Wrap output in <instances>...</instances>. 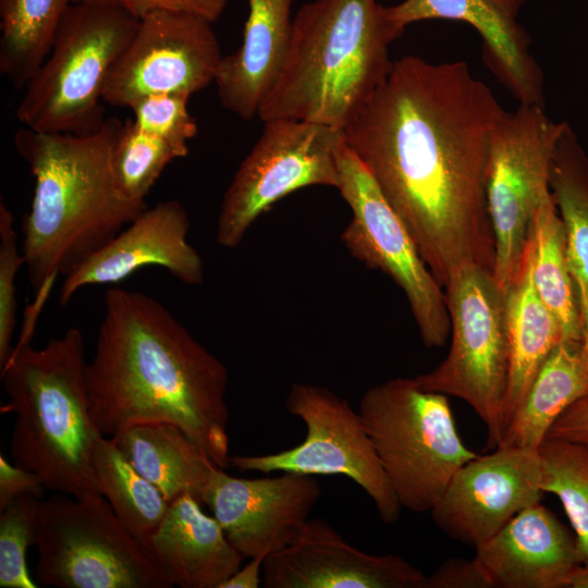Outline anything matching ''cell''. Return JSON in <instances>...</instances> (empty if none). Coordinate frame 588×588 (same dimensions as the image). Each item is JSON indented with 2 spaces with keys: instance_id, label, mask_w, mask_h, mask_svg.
Here are the masks:
<instances>
[{
  "instance_id": "f546056e",
  "label": "cell",
  "mask_w": 588,
  "mask_h": 588,
  "mask_svg": "<svg viewBox=\"0 0 588 588\" xmlns=\"http://www.w3.org/2000/svg\"><path fill=\"white\" fill-rule=\"evenodd\" d=\"M541 489L558 497L572 526L580 564H588V446L546 439L538 449Z\"/></svg>"
},
{
  "instance_id": "44dd1931",
  "label": "cell",
  "mask_w": 588,
  "mask_h": 588,
  "mask_svg": "<svg viewBox=\"0 0 588 588\" xmlns=\"http://www.w3.org/2000/svg\"><path fill=\"white\" fill-rule=\"evenodd\" d=\"M200 505L189 493L172 501L150 540L148 556L172 586L219 588L244 560Z\"/></svg>"
},
{
  "instance_id": "ba28073f",
  "label": "cell",
  "mask_w": 588,
  "mask_h": 588,
  "mask_svg": "<svg viewBox=\"0 0 588 588\" xmlns=\"http://www.w3.org/2000/svg\"><path fill=\"white\" fill-rule=\"evenodd\" d=\"M452 342L446 357L415 377L426 390L466 402L487 428L488 449L500 445L510 376L505 291L478 265L456 270L444 285Z\"/></svg>"
},
{
  "instance_id": "836d02e7",
  "label": "cell",
  "mask_w": 588,
  "mask_h": 588,
  "mask_svg": "<svg viewBox=\"0 0 588 588\" xmlns=\"http://www.w3.org/2000/svg\"><path fill=\"white\" fill-rule=\"evenodd\" d=\"M25 265L19 248V236L14 229V217L10 209L0 204V368L12 354V338L16 324V274Z\"/></svg>"
},
{
  "instance_id": "7402d4cb",
  "label": "cell",
  "mask_w": 588,
  "mask_h": 588,
  "mask_svg": "<svg viewBox=\"0 0 588 588\" xmlns=\"http://www.w3.org/2000/svg\"><path fill=\"white\" fill-rule=\"evenodd\" d=\"M240 48L222 57L215 84L221 105L243 120L257 117L283 64L294 0H247Z\"/></svg>"
},
{
  "instance_id": "9c48e42d",
  "label": "cell",
  "mask_w": 588,
  "mask_h": 588,
  "mask_svg": "<svg viewBox=\"0 0 588 588\" xmlns=\"http://www.w3.org/2000/svg\"><path fill=\"white\" fill-rule=\"evenodd\" d=\"M36 578L58 588L173 587L102 495L41 500Z\"/></svg>"
},
{
  "instance_id": "8fae6325",
  "label": "cell",
  "mask_w": 588,
  "mask_h": 588,
  "mask_svg": "<svg viewBox=\"0 0 588 588\" xmlns=\"http://www.w3.org/2000/svg\"><path fill=\"white\" fill-rule=\"evenodd\" d=\"M566 124L550 119L542 106L519 103L493 132L486 192L495 245L493 274L504 291L520 267L535 213L550 193L551 162Z\"/></svg>"
},
{
  "instance_id": "83f0119b",
  "label": "cell",
  "mask_w": 588,
  "mask_h": 588,
  "mask_svg": "<svg viewBox=\"0 0 588 588\" xmlns=\"http://www.w3.org/2000/svg\"><path fill=\"white\" fill-rule=\"evenodd\" d=\"M550 192L578 295H588V156L568 123L554 149Z\"/></svg>"
},
{
  "instance_id": "8992f818",
  "label": "cell",
  "mask_w": 588,
  "mask_h": 588,
  "mask_svg": "<svg viewBox=\"0 0 588 588\" xmlns=\"http://www.w3.org/2000/svg\"><path fill=\"white\" fill-rule=\"evenodd\" d=\"M358 413L401 506L430 512L478 454L463 442L445 394L395 378L369 388Z\"/></svg>"
},
{
  "instance_id": "603a6c76",
  "label": "cell",
  "mask_w": 588,
  "mask_h": 588,
  "mask_svg": "<svg viewBox=\"0 0 588 588\" xmlns=\"http://www.w3.org/2000/svg\"><path fill=\"white\" fill-rule=\"evenodd\" d=\"M535 237L526 244L520 267L505 291L510 376L504 405L506 426L538 370L563 340L562 327L534 283Z\"/></svg>"
},
{
  "instance_id": "d6986e66",
  "label": "cell",
  "mask_w": 588,
  "mask_h": 588,
  "mask_svg": "<svg viewBox=\"0 0 588 588\" xmlns=\"http://www.w3.org/2000/svg\"><path fill=\"white\" fill-rule=\"evenodd\" d=\"M525 0H404L388 7L402 30L412 23L452 20L471 25L483 41V59L519 103L543 106V75L517 16Z\"/></svg>"
},
{
  "instance_id": "ffe728a7",
  "label": "cell",
  "mask_w": 588,
  "mask_h": 588,
  "mask_svg": "<svg viewBox=\"0 0 588 588\" xmlns=\"http://www.w3.org/2000/svg\"><path fill=\"white\" fill-rule=\"evenodd\" d=\"M475 558L494 588H567L580 564L574 532L540 502L476 547Z\"/></svg>"
},
{
  "instance_id": "60d3db41",
  "label": "cell",
  "mask_w": 588,
  "mask_h": 588,
  "mask_svg": "<svg viewBox=\"0 0 588 588\" xmlns=\"http://www.w3.org/2000/svg\"><path fill=\"white\" fill-rule=\"evenodd\" d=\"M567 588H588V564H579L572 571Z\"/></svg>"
},
{
  "instance_id": "484cf974",
  "label": "cell",
  "mask_w": 588,
  "mask_h": 588,
  "mask_svg": "<svg viewBox=\"0 0 588 588\" xmlns=\"http://www.w3.org/2000/svg\"><path fill=\"white\" fill-rule=\"evenodd\" d=\"M93 470L100 495L147 553L170 503L135 469L111 438L101 436L96 441Z\"/></svg>"
},
{
  "instance_id": "ab89813d",
  "label": "cell",
  "mask_w": 588,
  "mask_h": 588,
  "mask_svg": "<svg viewBox=\"0 0 588 588\" xmlns=\"http://www.w3.org/2000/svg\"><path fill=\"white\" fill-rule=\"evenodd\" d=\"M581 311V353L588 370V295H578Z\"/></svg>"
},
{
  "instance_id": "30bf717a",
  "label": "cell",
  "mask_w": 588,
  "mask_h": 588,
  "mask_svg": "<svg viewBox=\"0 0 588 588\" xmlns=\"http://www.w3.org/2000/svg\"><path fill=\"white\" fill-rule=\"evenodd\" d=\"M264 123L222 198L216 240L225 248L237 247L254 222L289 194L340 185L343 131L302 120Z\"/></svg>"
},
{
  "instance_id": "e575fe53",
  "label": "cell",
  "mask_w": 588,
  "mask_h": 588,
  "mask_svg": "<svg viewBox=\"0 0 588 588\" xmlns=\"http://www.w3.org/2000/svg\"><path fill=\"white\" fill-rule=\"evenodd\" d=\"M229 0H72L122 9L137 19L159 10L182 11L200 16L210 23L223 13Z\"/></svg>"
},
{
  "instance_id": "e0dca14e",
  "label": "cell",
  "mask_w": 588,
  "mask_h": 588,
  "mask_svg": "<svg viewBox=\"0 0 588 588\" xmlns=\"http://www.w3.org/2000/svg\"><path fill=\"white\" fill-rule=\"evenodd\" d=\"M189 229V217L179 200L147 207L126 229L64 275L60 305L65 306L84 287L117 284L149 266L166 269L186 285H200L204 264L187 240Z\"/></svg>"
},
{
  "instance_id": "ac0fdd59",
  "label": "cell",
  "mask_w": 588,
  "mask_h": 588,
  "mask_svg": "<svg viewBox=\"0 0 588 588\" xmlns=\"http://www.w3.org/2000/svg\"><path fill=\"white\" fill-rule=\"evenodd\" d=\"M425 581L402 556L356 549L320 518H308L296 539L262 565L265 588H425Z\"/></svg>"
},
{
  "instance_id": "7a4b0ae2",
  "label": "cell",
  "mask_w": 588,
  "mask_h": 588,
  "mask_svg": "<svg viewBox=\"0 0 588 588\" xmlns=\"http://www.w3.org/2000/svg\"><path fill=\"white\" fill-rule=\"evenodd\" d=\"M86 381L103 436L142 424L181 428L220 468L229 467L228 370L156 298L110 287Z\"/></svg>"
},
{
  "instance_id": "4fadbf2b",
  "label": "cell",
  "mask_w": 588,
  "mask_h": 588,
  "mask_svg": "<svg viewBox=\"0 0 588 588\" xmlns=\"http://www.w3.org/2000/svg\"><path fill=\"white\" fill-rule=\"evenodd\" d=\"M338 189L352 210L341 234L345 248L367 268L390 277L403 291L422 343L427 347L443 346L451 333L443 287L366 166L345 143L340 154Z\"/></svg>"
},
{
  "instance_id": "5b68a950",
  "label": "cell",
  "mask_w": 588,
  "mask_h": 588,
  "mask_svg": "<svg viewBox=\"0 0 588 588\" xmlns=\"http://www.w3.org/2000/svg\"><path fill=\"white\" fill-rule=\"evenodd\" d=\"M85 341L77 328L42 347H13L0 379L15 414L10 453L36 473L47 490L76 498L100 495L93 470L95 425L86 381Z\"/></svg>"
},
{
  "instance_id": "d4e9b609",
  "label": "cell",
  "mask_w": 588,
  "mask_h": 588,
  "mask_svg": "<svg viewBox=\"0 0 588 588\" xmlns=\"http://www.w3.org/2000/svg\"><path fill=\"white\" fill-rule=\"evenodd\" d=\"M586 395L588 370L581 343L562 340L538 370L499 446L538 450L558 418Z\"/></svg>"
},
{
  "instance_id": "4dcf8cb0",
  "label": "cell",
  "mask_w": 588,
  "mask_h": 588,
  "mask_svg": "<svg viewBox=\"0 0 588 588\" xmlns=\"http://www.w3.org/2000/svg\"><path fill=\"white\" fill-rule=\"evenodd\" d=\"M187 154L188 145L145 133L128 119L122 123L112 148L114 182L127 199L146 203L147 195L164 168Z\"/></svg>"
},
{
  "instance_id": "d6a6232c",
  "label": "cell",
  "mask_w": 588,
  "mask_h": 588,
  "mask_svg": "<svg viewBox=\"0 0 588 588\" xmlns=\"http://www.w3.org/2000/svg\"><path fill=\"white\" fill-rule=\"evenodd\" d=\"M189 95L152 94L130 106L135 126L163 139L187 145L197 135V124L188 111Z\"/></svg>"
},
{
  "instance_id": "f1b7e54d",
  "label": "cell",
  "mask_w": 588,
  "mask_h": 588,
  "mask_svg": "<svg viewBox=\"0 0 588 588\" xmlns=\"http://www.w3.org/2000/svg\"><path fill=\"white\" fill-rule=\"evenodd\" d=\"M534 283L543 303L559 320L563 340L580 342L583 333L578 291L569 268L564 229L551 192L534 218Z\"/></svg>"
},
{
  "instance_id": "6da1fadb",
  "label": "cell",
  "mask_w": 588,
  "mask_h": 588,
  "mask_svg": "<svg viewBox=\"0 0 588 588\" xmlns=\"http://www.w3.org/2000/svg\"><path fill=\"white\" fill-rule=\"evenodd\" d=\"M505 113L466 62L405 56L343 130L442 287L466 265L494 269L487 167Z\"/></svg>"
},
{
  "instance_id": "74e56055",
  "label": "cell",
  "mask_w": 588,
  "mask_h": 588,
  "mask_svg": "<svg viewBox=\"0 0 588 588\" xmlns=\"http://www.w3.org/2000/svg\"><path fill=\"white\" fill-rule=\"evenodd\" d=\"M547 439H562L588 446V395L578 400L558 418Z\"/></svg>"
},
{
  "instance_id": "3957f363",
  "label": "cell",
  "mask_w": 588,
  "mask_h": 588,
  "mask_svg": "<svg viewBox=\"0 0 588 588\" xmlns=\"http://www.w3.org/2000/svg\"><path fill=\"white\" fill-rule=\"evenodd\" d=\"M122 122L109 118L96 132L42 133L23 126L14 145L35 179L21 230L32 289L41 293L113 238L148 206L119 191L111 167Z\"/></svg>"
},
{
  "instance_id": "2e32d148",
  "label": "cell",
  "mask_w": 588,
  "mask_h": 588,
  "mask_svg": "<svg viewBox=\"0 0 588 588\" xmlns=\"http://www.w3.org/2000/svg\"><path fill=\"white\" fill-rule=\"evenodd\" d=\"M321 495L311 475L238 478L217 467L201 497L244 559L269 555L299 535Z\"/></svg>"
},
{
  "instance_id": "9a60e30c",
  "label": "cell",
  "mask_w": 588,
  "mask_h": 588,
  "mask_svg": "<svg viewBox=\"0 0 588 588\" xmlns=\"http://www.w3.org/2000/svg\"><path fill=\"white\" fill-rule=\"evenodd\" d=\"M465 463L430 511L450 538L475 548L526 507L540 502L538 450L498 446Z\"/></svg>"
},
{
  "instance_id": "7c38bea8",
  "label": "cell",
  "mask_w": 588,
  "mask_h": 588,
  "mask_svg": "<svg viewBox=\"0 0 588 588\" xmlns=\"http://www.w3.org/2000/svg\"><path fill=\"white\" fill-rule=\"evenodd\" d=\"M285 407L305 424L304 441L275 453L230 456L229 466L265 474L345 476L367 493L383 523H395L402 506L358 411L330 389L302 382L291 384Z\"/></svg>"
},
{
  "instance_id": "f35d334b",
  "label": "cell",
  "mask_w": 588,
  "mask_h": 588,
  "mask_svg": "<svg viewBox=\"0 0 588 588\" xmlns=\"http://www.w3.org/2000/svg\"><path fill=\"white\" fill-rule=\"evenodd\" d=\"M266 556L259 555L249 559L245 566H241L231 577L223 581L219 588H258L262 584V565Z\"/></svg>"
},
{
  "instance_id": "1f68e13d",
  "label": "cell",
  "mask_w": 588,
  "mask_h": 588,
  "mask_svg": "<svg viewBox=\"0 0 588 588\" xmlns=\"http://www.w3.org/2000/svg\"><path fill=\"white\" fill-rule=\"evenodd\" d=\"M40 498L26 493L0 511V587L35 588L26 565V551L36 544Z\"/></svg>"
},
{
  "instance_id": "52a82bcc",
  "label": "cell",
  "mask_w": 588,
  "mask_h": 588,
  "mask_svg": "<svg viewBox=\"0 0 588 588\" xmlns=\"http://www.w3.org/2000/svg\"><path fill=\"white\" fill-rule=\"evenodd\" d=\"M138 25L139 19L119 8L72 3L48 57L25 87L19 121L42 133L98 131L107 120L101 105L107 78Z\"/></svg>"
},
{
  "instance_id": "d590c367",
  "label": "cell",
  "mask_w": 588,
  "mask_h": 588,
  "mask_svg": "<svg viewBox=\"0 0 588 588\" xmlns=\"http://www.w3.org/2000/svg\"><path fill=\"white\" fill-rule=\"evenodd\" d=\"M425 588H494L489 576L474 556L471 560L449 559L426 576Z\"/></svg>"
},
{
  "instance_id": "4316f807",
  "label": "cell",
  "mask_w": 588,
  "mask_h": 588,
  "mask_svg": "<svg viewBox=\"0 0 588 588\" xmlns=\"http://www.w3.org/2000/svg\"><path fill=\"white\" fill-rule=\"evenodd\" d=\"M72 0H0V73L25 88L48 57Z\"/></svg>"
},
{
  "instance_id": "5bb4252c",
  "label": "cell",
  "mask_w": 588,
  "mask_h": 588,
  "mask_svg": "<svg viewBox=\"0 0 588 588\" xmlns=\"http://www.w3.org/2000/svg\"><path fill=\"white\" fill-rule=\"evenodd\" d=\"M209 21L182 11H154L139 25L107 78L102 100L126 107L161 93L192 96L215 82L222 59Z\"/></svg>"
},
{
  "instance_id": "8d00e7d4",
  "label": "cell",
  "mask_w": 588,
  "mask_h": 588,
  "mask_svg": "<svg viewBox=\"0 0 588 588\" xmlns=\"http://www.w3.org/2000/svg\"><path fill=\"white\" fill-rule=\"evenodd\" d=\"M46 490L36 473L15 464L11 465L0 455V511L22 494L30 493L42 499Z\"/></svg>"
},
{
  "instance_id": "277c9868",
  "label": "cell",
  "mask_w": 588,
  "mask_h": 588,
  "mask_svg": "<svg viewBox=\"0 0 588 588\" xmlns=\"http://www.w3.org/2000/svg\"><path fill=\"white\" fill-rule=\"evenodd\" d=\"M401 28L377 0H314L293 17L262 121L289 119L343 131L389 76V46Z\"/></svg>"
},
{
  "instance_id": "cb8c5ba5",
  "label": "cell",
  "mask_w": 588,
  "mask_h": 588,
  "mask_svg": "<svg viewBox=\"0 0 588 588\" xmlns=\"http://www.w3.org/2000/svg\"><path fill=\"white\" fill-rule=\"evenodd\" d=\"M110 438L169 503L189 493L201 504L203 492L218 466L181 428L166 422L142 424Z\"/></svg>"
}]
</instances>
